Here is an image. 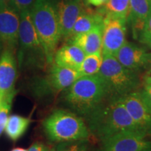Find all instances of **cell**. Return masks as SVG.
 <instances>
[{"mask_svg": "<svg viewBox=\"0 0 151 151\" xmlns=\"http://www.w3.org/2000/svg\"><path fill=\"white\" fill-rule=\"evenodd\" d=\"M86 118L90 134L101 143L122 132H141L117 97H111Z\"/></svg>", "mask_w": 151, "mask_h": 151, "instance_id": "1", "label": "cell"}, {"mask_svg": "<svg viewBox=\"0 0 151 151\" xmlns=\"http://www.w3.org/2000/svg\"><path fill=\"white\" fill-rule=\"evenodd\" d=\"M111 97L104 82L97 73L80 77L65 90L63 98L71 111L86 118Z\"/></svg>", "mask_w": 151, "mask_h": 151, "instance_id": "2", "label": "cell"}, {"mask_svg": "<svg viewBox=\"0 0 151 151\" xmlns=\"http://www.w3.org/2000/svg\"><path fill=\"white\" fill-rule=\"evenodd\" d=\"M38 37L44 50L48 65L53 63L61 39L57 4L54 0H37L30 11Z\"/></svg>", "mask_w": 151, "mask_h": 151, "instance_id": "3", "label": "cell"}, {"mask_svg": "<svg viewBox=\"0 0 151 151\" xmlns=\"http://www.w3.org/2000/svg\"><path fill=\"white\" fill-rule=\"evenodd\" d=\"M30 11H24L20 14L18 67L20 70H40L48 65L44 50L33 24Z\"/></svg>", "mask_w": 151, "mask_h": 151, "instance_id": "4", "label": "cell"}, {"mask_svg": "<svg viewBox=\"0 0 151 151\" xmlns=\"http://www.w3.org/2000/svg\"><path fill=\"white\" fill-rule=\"evenodd\" d=\"M43 126L47 137L53 142L88 139L91 135L80 116L64 109L54 111L45 119Z\"/></svg>", "mask_w": 151, "mask_h": 151, "instance_id": "5", "label": "cell"}, {"mask_svg": "<svg viewBox=\"0 0 151 151\" xmlns=\"http://www.w3.org/2000/svg\"><path fill=\"white\" fill-rule=\"evenodd\" d=\"M98 74L113 97H120L138 91L142 84L140 73L124 67L113 55H103Z\"/></svg>", "mask_w": 151, "mask_h": 151, "instance_id": "6", "label": "cell"}, {"mask_svg": "<svg viewBox=\"0 0 151 151\" xmlns=\"http://www.w3.org/2000/svg\"><path fill=\"white\" fill-rule=\"evenodd\" d=\"M81 76L78 71L60 67L54 63L48 75L36 81L34 91L39 96H46L65 90Z\"/></svg>", "mask_w": 151, "mask_h": 151, "instance_id": "7", "label": "cell"}, {"mask_svg": "<svg viewBox=\"0 0 151 151\" xmlns=\"http://www.w3.org/2000/svg\"><path fill=\"white\" fill-rule=\"evenodd\" d=\"M17 63L14 52L4 49L0 57V101L1 104L11 105L16 94Z\"/></svg>", "mask_w": 151, "mask_h": 151, "instance_id": "8", "label": "cell"}, {"mask_svg": "<svg viewBox=\"0 0 151 151\" xmlns=\"http://www.w3.org/2000/svg\"><path fill=\"white\" fill-rule=\"evenodd\" d=\"M127 21L104 16L102 37V55L115 56L126 43Z\"/></svg>", "mask_w": 151, "mask_h": 151, "instance_id": "9", "label": "cell"}, {"mask_svg": "<svg viewBox=\"0 0 151 151\" xmlns=\"http://www.w3.org/2000/svg\"><path fill=\"white\" fill-rule=\"evenodd\" d=\"M146 137L139 131L120 132L101 142L99 151H139L151 146Z\"/></svg>", "mask_w": 151, "mask_h": 151, "instance_id": "10", "label": "cell"}, {"mask_svg": "<svg viewBox=\"0 0 151 151\" xmlns=\"http://www.w3.org/2000/svg\"><path fill=\"white\" fill-rule=\"evenodd\" d=\"M115 57L124 67L139 73L151 67V52L132 42L126 41Z\"/></svg>", "mask_w": 151, "mask_h": 151, "instance_id": "11", "label": "cell"}, {"mask_svg": "<svg viewBox=\"0 0 151 151\" xmlns=\"http://www.w3.org/2000/svg\"><path fill=\"white\" fill-rule=\"evenodd\" d=\"M20 14L13 6L0 7V39L6 49L15 52L18 46Z\"/></svg>", "mask_w": 151, "mask_h": 151, "instance_id": "12", "label": "cell"}, {"mask_svg": "<svg viewBox=\"0 0 151 151\" xmlns=\"http://www.w3.org/2000/svg\"><path fill=\"white\" fill-rule=\"evenodd\" d=\"M86 5L81 0H60L57 4L61 39H69L77 18L86 11Z\"/></svg>", "mask_w": 151, "mask_h": 151, "instance_id": "13", "label": "cell"}, {"mask_svg": "<svg viewBox=\"0 0 151 151\" xmlns=\"http://www.w3.org/2000/svg\"><path fill=\"white\" fill-rule=\"evenodd\" d=\"M117 98L124 105L141 131L146 136H151V113L145 106L138 91Z\"/></svg>", "mask_w": 151, "mask_h": 151, "instance_id": "14", "label": "cell"}, {"mask_svg": "<svg viewBox=\"0 0 151 151\" xmlns=\"http://www.w3.org/2000/svg\"><path fill=\"white\" fill-rule=\"evenodd\" d=\"M150 12V0H130L127 24L131 29L134 39H138Z\"/></svg>", "mask_w": 151, "mask_h": 151, "instance_id": "15", "label": "cell"}, {"mask_svg": "<svg viewBox=\"0 0 151 151\" xmlns=\"http://www.w3.org/2000/svg\"><path fill=\"white\" fill-rule=\"evenodd\" d=\"M104 22L87 32L71 38L68 43H71L78 46L86 54L90 55L101 52L102 50Z\"/></svg>", "mask_w": 151, "mask_h": 151, "instance_id": "16", "label": "cell"}, {"mask_svg": "<svg viewBox=\"0 0 151 151\" xmlns=\"http://www.w3.org/2000/svg\"><path fill=\"white\" fill-rule=\"evenodd\" d=\"M86 54L76 45L68 43L56 50L54 63L62 67L79 71Z\"/></svg>", "mask_w": 151, "mask_h": 151, "instance_id": "17", "label": "cell"}, {"mask_svg": "<svg viewBox=\"0 0 151 151\" xmlns=\"http://www.w3.org/2000/svg\"><path fill=\"white\" fill-rule=\"evenodd\" d=\"M104 19V15L101 12L90 13L84 11L77 18L68 41L76 36L89 32L96 26L102 24Z\"/></svg>", "mask_w": 151, "mask_h": 151, "instance_id": "18", "label": "cell"}, {"mask_svg": "<svg viewBox=\"0 0 151 151\" xmlns=\"http://www.w3.org/2000/svg\"><path fill=\"white\" fill-rule=\"evenodd\" d=\"M30 122V118L19 115H11L6 125V134L11 141H16L25 133Z\"/></svg>", "mask_w": 151, "mask_h": 151, "instance_id": "19", "label": "cell"}, {"mask_svg": "<svg viewBox=\"0 0 151 151\" xmlns=\"http://www.w3.org/2000/svg\"><path fill=\"white\" fill-rule=\"evenodd\" d=\"M130 0H109L101 13L104 16L122 19L127 21Z\"/></svg>", "mask_w": 151, "mask_h": 151, "instance_id": "20", "label": "cell"}, {"mask_svg": "<svg viewBox=\"0 0 151 151\" xmlns=\"http://www.w3.org/2000/svg\"><path fill=\"white\" fill-rule=\"evenodd\" d=\"M102 60L103 55L101 52L87 55L81 64L78 71L82 76L97 74L101 66Z\"/></svg>", "mask_w": 151, "mask_h": 151, "instance_id": "21", "label": "cell"}, {"mask_svg": "<svg viewBox=\"0 0 151 151\" xmlns=\"http://www.w3.org/2000/svg\"><path fill=\"white\" fill-rule=\"evenodd\" d=\"M55 151H91L89 140L70 141L61 142L58 145Z\"/></svg>", "mask_w": 151, "mask_h": 151, "instance_id": "22", "label": "cell"}, {"mask_svg": "<svg viewBox=\"0 0 151 151\" xmlns=\"http://www.w3.org/2000/svg\"><path fill=\"white\" fill-rule=\"evenodd\" d=\"M138 92L145 106L151 113V81H142Z\"/></svg>", "mask_w": 151, "mask_h": 151, "instance_id": "23", "label": "cell"}, {"mask_svg": "<svg viewBox=\"0 0 151 151\" xmlns=\"http://www.w3.org/2000/svg\"><path fill=\"white\" fill-rule=\"evenodd\" d=\"M137 40L151 49V12L145 22Z\"/></svg>", "mask_w": 151, "mask_h": 151, "instance_id": "24", "label": "cell"}, {"mask_svg": "<svg viewBox=\"0 0 151 151\" xmlns=\"http://www.w3.org/2000/svg\"><path fill=\"white\" fill-rule=\"evenodd\" d=\"M37 0H12L13 7L19 14L24 11L31 10Z\"/></svg>", "mask_w": 151, "mask_h": 151, "instance_id": "25", "label": "cell"}, {"mask_svg": "<svg viewBox=\"0 0 151 151\" xmlns=\"http://www.w3.org/2000/svg\"><path fill=\"white\" fill-rule=\"evenodd\" d=\"M11 106L8 104H1L0 107V135L4 130L7 121H8V115L10 111Z\"/></svg>", "mask_w": 151, "mask_h": 151, "instance_id": "26", "label": "cell"}, {"mask_svg": "<svg viewBox=\"0 0 151 151\" xmlns=\"http://www.w3.org/2000/svg\"><path fill=\"white\" fill-rule=\"evenodd\" d=\"M28 151H49L47 147L41 142L34 143L31 146L29 147Z\"/></svg>", "mask_w": 151, "mask_h": 151, "instance_id": "27", "label": "cell"}, {"mask_svg": "<svg viewBox=\"0 0 151 151\" xmlns=\"http://www.w3.org/2000/svg\"><path fill=\"white\" fill-rule=\"evenodd\" d=\"M109 0H86L87 5H91L96 7H101L108 2Z\"/></svg>", "mask_w": 151, "mask_h": 151, "instance_id": "28", "label": "cell"}, {"mask_svg": "<svg viewBox=\"0 0 151 151\" xmlns=\"http://www.w3.org/2000/svg\"><path fill=\"white\" fill-rule=\"evenodd\" d=\"M13 6L12 0H0V7Z\"/></svg>", "mask_w": 151, "mask_h": 151, "instance_id": "29", "label": "cell"}, {"mask_svg": "<svg viewBox=\"0 0 151 151\" xmlns=\"http://www.w3.org/2000/svg\"><path fill=\"white\" fill-rule=\"evenodd\" d=\"M142 81H151V67L149 68L146 73L143 75Z\"/></svg>", "mask_w": 151, "mask_h": 151, "instance_id": "30", "label": "cell"}, {"mask_svg": "<svg viewBox=\"0 0 151 151\" xmlns=\"http://www.w3.org/2000/svg\"><path fill=\"white\" fill-rule=\"evenodd\" d=\"M2 48H3V43H2V41H1V39H0V57H1V53H2V52H1Z\"/></svg>", "mask_w": 151, "mask_h": 151, "instance_id": "31", "label": "cell"}, {"mask_svg": "<svg viewBox=\"0 0 151 151\" xmlns=\"http://www.w3.org/2000/svg\"><path fill=\"white\" fill-rule=\"evenodd\" d=\"M11 151H27L26 150H24L23 148H14Z\"/></svg>", "mask_w": 151, "mask_h": 151, "instance_id": "32", "label": "cell"}, {"mask_svg": "<svg viewBox=\"0 0 151 151\" xmlns=\"http://www.w3.org/2000/svg\"><path fill=\"white\" fill-rule=\"evenodd\" d=\"M139 151H151V146L147 147V148H143V149H142V150H141Z\"/></svg>", "mask_w": 151, "mask_h": 151, "instance_id": "33", "label": "cell"}, {"mask_svg": "<svg viewBox=\"0 0 151 151\" xmlns=\"http://www.w3.org/2000/svg\"><path fill=\"white\" fill-rule=\"evenodd\" d=\"M81 1H83V2L85 3V4H86V0H81ZM87 5V4H86Z\"/></svg>", "mask_w": 151, "mask_h": 151, "instance_id": "34", "label": "cell"}, {"mask_svg": "<svg viewBox=\"0 0 151 151\" xmlns=\"http://www.w3.org/2000/svg\"><path fill=\"white\" fill-rule=\"evenodd\" d=\"M50 151H55V149H52V150H50Z\"/></svg>", "mask_w": 151, "mask_h": 151, "instance_id": "35", "label": "cell"}, {"mask_svg": "<svg viewBox=\"0 0 151 151\" xmlns=\"http://www.w3.org/2000/svg\"><path fill=\"white\" fill-rule=\"evenodd\" d=\"M0 107H1V101H0Z\"/></svg>", "mask_w": 151, "mask_h": 151, "instance_id": "36", "label": "cell"}, {"mask_svg": "<svg viewBox=\"0 0 151 151\" xmlns=\"http://www.w3.org/2000/svg\"><path fill=\"white\" fill-rule=\"evenodd\" d=\"M150 2H151V0H150Z\"/></svg>", "mask_w": 151, "mask_h": 151, "instance_id": "37", "label": "cell"}]
</instances>
